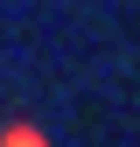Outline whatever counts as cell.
Instances as JSON below:
<instances>
[{
  "label": "cell",
  "mask_w": 140,
  "mask_h": 147,
  "mask_svg": "<svg viewBox=\"0 0 140 147\" xmlns=\"http://www.w3.org/2000/svg\"><path fill=\"white\" fill-rule=\"evenodd\" d=\"M0 147H49V140L35 133L28 119H14V126H0Z\"/></svg>",
  "instance_id": "obj_1"
}]
</instances>
